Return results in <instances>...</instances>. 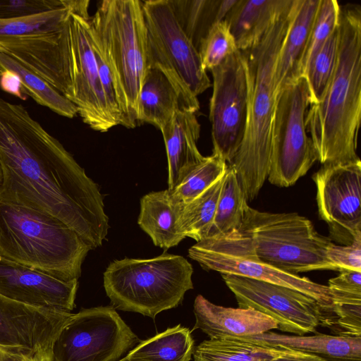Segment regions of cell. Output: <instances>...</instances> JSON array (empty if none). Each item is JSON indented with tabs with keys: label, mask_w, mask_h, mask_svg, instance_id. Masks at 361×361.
Wrapping results in <instances>:
<instances>
[{
	"label": "cell",
	"mask_w": 361,
	"mask_h": 361,
	"mask_svg": "<svg viewBox=\"0 0 361 361\" xmlns=\"http://www.w3.org/2000/svg\"><path fill=\"white\" fill-rule=\"evenodd\" d=\"M0 162L1 202L60 220L91 250L102 245L109 225L96 183L23 105L1 98Z\"/></svg>",
	"instance_id": "6da1fadb"
},
{
	"label": "cell",
	"mask_w": 361,
	"mask_h": 361,
	"mask_svg": "<svg viewBox=\"0 0 361 361\" xmlns=\"http://www.w3.org/2000/svg\"><path fill=\"white\" fill-rule=\"evenodd\" d=\"M361 117V7L341 6L336 69L321 102L310 105L305 126L323 165L359 159Z\"/></svg>",
	"instance_id": "7a4b0ae2"
},
{
	"label": "cell",
	"mask_w": 361,
	"mask_h": 361,
	"mask_svg": "<svg viewBox=\"0 0 361 361\" xmlns=\"http://www.w3.org/2000/svg\"><path fill=\"white\" fill-rule=\"evenodd\" d=\"M295 0L260 40L243 52L248 80L245 133L231 162L247 201L253 200L268 178L278 93L274 74L276 59L291 20Z\"/></svg>",
	"instance_id": "3957f363"
},
{
	"label": "cell",
	"mask_w": 361,
	"mask_h": 361,
	"mask_svg": "<svg viewBox=\"0 0 361 361\" xmlns=\"http://www.w3.org/2000/svg\"><path fill=\"white\" fill-rule=\"evenodd\" d=\"M90 250L75 231L60 220L0 201V257L71 281L78 280Z\"/></svg>",
	"instance_id": "277c9868"
},
{
	"label": "cell",
	"mask_w": 361,
	"mask_h": 361,
	"mask_svg": "<svg viewBox=\"0 0 361 361\" xmlns=\"http://www.w3.org/2000/svg\"><path fill=\"white\" fill-rule=\"evenodd\" d=\"M192 264L164 252L150 259L112 262L104 273V287L112 306L151 318L174 308L193 288Z\"/></svg>",
	"instance_id": "5b68a950"
},
{
	"label": "cell",
	"mask_w": 361,
	"mask_h": 361,
	"mask_svg": "<svg viewBox=\"0 0 361 361\" xmlns=\"http://www.w3.org/2000/svg\"><path fill=\"white\" fill-rule=\"evenodd\" d=\"M240 229L250 238L258 258L279 270L293 274L337 271L326 257L331 240L297 213L262 212L247 204Z\"/></svg>",
	"instance_id": "8992f818"
},
{
	"label": "cell",
	"mask_w": 361,
	"mask_h": 361,
	"mask_svg": "<svg viewBox=\"0 0 361 361\" xmlns=\"http://www.w3.org/2000/svg\"><path fill=\"white\" fill-rule=\"evenodd\" d=\"M124 90L136 121L139 92L148 68L147 31L140 0H103L90 20Z\"/></svg>",
	"instance_id": "52a82bcc"
},
{
	"label": "cell",
	"mask_w": 361,
	"mask_h": 361,
	"mask_svg": "<svg viewBox=\"0 0 361 361\" xmlns=\"http://www.w3.org/2000/svg\"><path fill=\"white\" fill-rule=\"evenodd\" d=\"M309 105L308 88L304 76L290 80L278 94L267 178L273 185H293L317 160L305 126Z\"/></svg>",
	"instance_id": "ba28073f"
},
{
	"label": "cell",
	"mask_w": 361,
	"mask_h": 361,
	"mask_svg": "<svg viewBox=\"0 0 361 361\" xmlns=\"http://www.w3.org/2000/svg\"><path fill=\"white\" fill-rule=\"evenodd\" d=\"M188 256L204 269L294 289L314 299L322 311L331 309V296L327 286L264 263L258 258L249 235L240 229L197 242L189 248Z\"/></svg>",
	"instance_id": "9c48e42d"
},
{
	"label": "cell",
	"mask_w": 361,
	"mask_h": 361,
	"mask_svg": "<svg viewBox=\"0 0 361 361\" xmlns=\"http://www.w3.org/2000/svg\"><path fill=\"white\" fill-rule=\"evenodd\" d=\"M90 20L89 15L71 11L61 31L68 84L66 98L77 106L85 123L104 133L116 124L110 116L100 84Z\"/></svg>",
	"instance_id": "30bf717a"
},
{
	"label": "cell",
	"mask_w": 361,
	"mask_h": 361,
	"mask_svg": "<svg viewBox=\"0 0 361 361\" xmlns=\"http://www.w3.org/2000/svg\"><path fill=\"white\" fill-rule=\"evenodd\" d=\"M138 342L113 306L82 309L60 331L52 361H117Z\"/></svg>",
	"instance_id": "8fae6325"
},
{
	"label": "cell",
	"mask_w": 361,
	"mask_h": 361,
	"mask_svg": "<svg viewBox=\"0 0 361 361\" xmlns=\"http://www.w3.org/2000/svg\"><path fill=\"white\" fill-rule=\"evenodd\" d=\"M148 67L175 74L197 97L211 87L197 49L178 23L169 0L142 1Z\"/></svg>",
	"instance_id": "7c38bea8"
},
{
	"label": "cell",
	"mask_w": 361,
	"mask_h": 361,
	"mask_svg": "<svg viewBox=\"0 0 361 361\" xmlns=\"http://www.w3.org/2000/svg\"><path fill=\"white\" fill-rule=\"evenodd\" d=\"M210 71L213 78L209 102L213 153L229 164L241 144L246 126L248 80L243 52L235 51Z\"/></svg>",
	"instance_id": "4fadbf2b"
},
{
	"label": "cell",
	"mask_w": 361,
	"mask_h": 361,
	"mask_svg": "<svg viewBox=\"0 0 361 361\" xmlns=\"http://www.w3.org/2000/svg\"><path fill=\"white\" fill-rule=\"evenodd\" d=\"M238 307L252 309L276 321L278 329L299 336L314 332L322 311L312 298L280 285L232 274H221Z\"/></svg>",
	"instance_id": "5bb4252c"
},
{
	"label": "cell",
	"mask_w": 361,
	"mask_h": 361,
	"mask_svg": "<svg viewBox=\"0 0 361 361\" xmlns=\"http://www.w3.org/2000/svg\"><path fill=\"white\" fill-rule=\"evenodd\" d=\"M72 315L0 295V352L27 361H52L54 344Z\"/></svg>",
	"instance_id": "9a60e30c"
},
{
	"label": "cell",
	"mask_w": 361,
	"mask_h": 361,
	"mask_svg": "<svg viewBox=\"0 0 361 361\" xmlns=\"http://www.w3.org/2000/svg\"><path fill=\"white\" fill-rule=\"evenodd\" d=\"M319 217L350 244L361 237V162L323 164L313 175Z\"/></svg>",
	"instance_id": "2e32d148"
},
{
	"label": "cell",
	"mask_w": 361,
	"mask_h": 361,
	"mask_svg": "<svg viewBox=\"0 0 361 361\" xmlns=\"http://www.w3.org/2000/svg\"><path fill=\"white\" fill-rule=\"evenodd\" d=\"M78 280L65 281L0 257V295L35 307L69 312Z\"/></svg>",
	"instance_id": "e0dca14e"
},
{
	"label": "cell",
	"mask_w": 361,
	"mask_h": 361,
	"mask_svg": "<svg viewBox=\"0 0 361 361\" xmlns=\"http://www.w3.org/2000/svg\"><path fill=\"white\" fill-rule=\"evenodd\" d=\"M199 109L197 97L175 74L159 66L148 67L137 99V124L147 123L161 130L177 112Z\"/></svg>",
	"instance_id": "ac0fdd59"
},
{
	"label": "cell",
	"mask_w": 361,
	"mask_h": 361,
	"mask_svg": "<svg viewBox=\"0 0 361 361\" xmlns=\"http://www.w3.org/2000/svg\"><path fill=\"white\" fill-rule=\"evenodd\" d=\"M61 30L0 37V53L35 72L66 97L68 85L65 56L60 42Z\"/></svg>",
	"instance_id": "d6986e66"
},
{
	"label": "cell",
	"mask_w": 361,
	"mask_h": 361,
	"mask_svg": "<svg viewBox=\"0 0 361 361\" xmlns=\"http://www.w3.org/2000/svg\"><path fill=\"white\" fill-rule=\"evenodd\" d=\"M195 324L209 339L246 337L278 329L272 318L252 309L225 307L198 295L194 302Z\"/></svg>",
	"instance_id": "ffe728a7"
},
{
	"label": "cell",
	"mask_w": 361,
	"mask_h": 361,
	"mask_svg": "<svg viewBox=\"0 0 361 361\" xmlns=\"http://www.w3.org/2000/svg\"><path fill=\"white\" fill-rule=\"evenodd\" d=\"M168 160V190H173L203 159L197 142L200 124L195 113L177 112L161 130Z\"/></svg>",
	"instance_id": "44dd1931"
},
{
	"label": "cell",
	"mask_w": 361,
	"mask_h": 361,
	"mask_svg": "<svg viewBox=\"0 0 361 361\" xmlns=\"http://www.w3.org/2000/svg\"><path fill=\"white\" fill-rule=\"evenodd\" d=\"M293 0H237L224 20L240 51L257 43Z\"/></svg>",
	"instance_id": "7402d4cb"
},
{
	"label": "cell",
	"mask_w": 361,
	"mask_h": 361,
	"mask_svg": "<svg viewBox=\"0 0 361 361\" xmlns=\"http://www.w3.org/2000/svg\"><path fill=\"white\" fill-rule=\"evenodd\" d=\"M319 1H295L293 14L275 64L274 79L278 94L287 82L299 77L300 62L309 40Z\"/></svg>",
	"instance_id": "603a6c76"
},
{
	"label": "cell",
	"mask_w": 361,
	"mask_h": 361,
	"mask_svg": "<svg viewBox=\"0 0 361 361\" xmlns=\"http://www.w3.org/2000/svg\"><path fill=\"white\" fill-rule=\"evenodd\" d=\"M269 345H279L311 353L329 361H361V337L316 334L292 336L267 331L242 337Z\"/></svg>",
	"instance_id": "cb8c5ba5"
},
{
	"label": "cell",
	"mask_w": 361,
	"mask_h": 361,
	"mask_svg": "<svg viewBox=\"0 0 361 361\" xmlns=\"http://www.w3.org/2000/svg\"><path fill=\"white\" fill-rule=\"evenodd\" d=\"M180 207L168 189L141 198L137 223L156 246L167 250L185 238L178 227Z\"/></svg>",
	"instance_id": "d4e9b609"
},
{
	"label": "cell",
	"mask_w": 361,
	"mask_h": 361,
	"mask_svg": "<svg viewBox=\"0 0 361 361\" xmlns=\"http://www.w3.org/2000/svg\"><path fill=\"white\" fill-rule=\"evenodd\" d=\"M180 27L198 51L202 39L224 20L237 0H169Z\"/></svg>",
	"instance_id": "484cf974"
},
{
	"label": "cell",
	"mask_w": 361,
	"mask_h": 361,
	"mask_svg": "<svg viewBox=\"0 0 361 361\" xmlns=\"http://www.w3.org/2000/svg\"><path fill=\"white\" fill-rule=\"evenodd\" d=\"M290 350L242 337H228L202 341L195 346L192 355L194 361H271Z\"/></svg>",
	"instance_id": "4316f807"
},
{
	"label": "cell",
	"mask_w": 361,
	"mask_h": 361,
	"mask_svg": "<svg viewBox=\"0 0 361 361\" xmlns=\"http://www.w3.org/2000/svg\"><path fill=\"white\" fill-rule=\"evenodd\" d=\"M194 348L191 331L178 324L138 343L125 357L129 361H190Z\"/></svg>",
	"instance_id": "83f0119b"
},
{
	"label": "cell",
	"mask_w": 361,
	"mask_h": 361,
	"mask_svg": "<svg viewBox=\"0 0 361 361\" xmlns=\"http://www.w3.org/2000/svg\"><path fill=\"white\" fill-rule=\"evenodd\" d=\"M0 68L2 71H8L16 75L22 91L37 104L69 118L78 114L77 106L61 93L35 72L3 53H0Z\"/></svg>",
	"instance_id": "f1b7e54d"
},
{
	"label": "cell",
	"mask_w": 361,
	"mask_h": 361,
	"mask_svg": "<svg viewBox=\"0 0 361 361\" xmlns=\"http://www.w3.org/2000/svg\"><path fill=\"white\" fill-rule=\"evenodd\" d=\"M224 177V175L191 201L181 204L178 227L185 238L199 242L207 237L214 221Z\"/></svg>",
	"instance_id": "f546056e"
},
{
	"label": "cell",
	"mask_w": 361,
	"mask_h": 361,
	"mask_svg": "<svg viewBox=\"0 0 361 361\" xmlns=\"http://www.w3.org/2000/svg\"><path fill=\"white\" fill-rule=\"evenodd\" d=\"M247 201L234 171L228 166L212 226L207 238L238 231Z\"/></svg>",
	"instance_id": "4dcf8cb0"
},
{
	"label": "cell",
	"mask_w": 361,
	"mask_h": 361,
	"mask_svg": "<svg viewBox=\"0 0 361 361\" xmlns=\"http://www.w3.org/2000/svg\"><path fill=\"white\" fill-rule=\"evenodd\" d=\"M338 52V26L304 71L310 105L317 104L322 99L336 69Z\"/></svg>",
	"instance_id": "1f68e13d"
},
{
	"label": "cell",
	"mask_w": 361,
	"mask_h": 361,
	"mask_svg": "<svg viewBox=\"0 0 361 361\" xmlns=\"http://www.w3.org/2000/svg\"><path fill=\"white\" fill-rule=\"evenodd\" d=\"M227 168V163L212 153L195 166L173 190H169L176 201L188 203L223 176Z\"/></svg>",
	"instance_id": "d6a6232c"
},
{
	"label": "cell",
	"mask_w": 361,
	"mask_h": 361,
	"mask_svg": "<svg viewBox=\"0 0 361 361\" xmlns=\"http://www.w3.org/2000/svg\"><path fill=\"white\" fill-rule=\"evenodd\" d=\"M340 11L341 6L337 1H319L309 40L300 62L299 76L303 75L309 63L336 30L339 23Z\"/></svg>",
	"instance_id": "836d02e7"
},
{
	"label": "cell",
	"mask_w": 361,
	"mask_h": 361,
	"mask_svg": "<svg viewBox=\"0 0 361 361\" xmlns=\"http://www.w3.org/2000/svg\"><path fill=\"white\" fill-rule=\"evenodd\" d=\"M64 8L20 19H0V37L57 32L71 11L69 0Z\"/></svg>",
	"instance_id": "e575fe53"
},
{
	"label": "cell",
	"mask_w": 361,
	"mask_h": 361,
	"mask_svg": "<svg viewBox=\"0 0 361 361\" xmlns=\"http://www.w3.org/2000/svg\"><path fill=\"white\" fill-rule=\"evenodd\" d=\"M238 50L225 20L216 23L201 42L198 52L202 67L207 71L219 66Z\"/></svg>",
	"instance_id": "d590c367"
},
{
	"label": "cell",
	"mask_w": 361,
	"mask_h": 361,
	"mask_svg": "<svg viewBox=\"0 0 361 361\" xmlns=\"http://www.w3.org/2000/svg\"><path fill=\"white\" fill-rule=\"evenodd\" d=\"M331 311L339 336L361 337V298L334 299Z\"/></svg>",
	"instance_id": "8d00e7d4"
},
{
	"label": "cell",
	"mask_w": 361,
	"mask_h": 361,
	"mask_svg": "<svg viewBox=\"0 0 361 361\" xmlns=\"http://www.w3.org/2000/svg\"><path fill=\"white\" fill-rule=\"evenodd\" d=\"M66 0L0 1V19L25 18L66 7Z\"/></svg>",
	"instance_id": "74e56055"
},
{
	"label": "cell",
	"mask_w": 361,
	"mask_h": 361,
	"mask_svg": "<svg viewBox=\"0 0 361 361\" xmlns=\"http://www.w3.org/2000/svg\"><path fill=\"white\" fill-rule=\"evenodd\" d=\"M326 257L338 271H361V237L355 238L346 245H337L331 242L327 247Z\"/></svg>",
	"instance_id": "f35d334b"
},
{
	"label": "cell",
	"mask_w": 361,
	"mask_h": 361,
	"mask_svg": "<svg viewBox=\"0 0 361 361\" xmlns=\"http://www.w3.org/2000/svg\"><path fill=\"white\" fill-rule=\"evenodd\" d=\"M340 274L329 280L330 293L361 295V271L341 270Z\"/></svg>",
	"instance_id": "ab89813d"
},
{
	"label": "cell",
	"mask_w": 361,
	"mask_h": 361,
	"mask_svg": "<svg viewBox=\"0 0 361 361\" xmlns=\"http://www.w3.org/2000/svg\"><path fill=\"white\" fill-rule=\"evenodd\" d=\"M1 88L10 94L23 99L22 88L19 78L8 71H4L0 76Z\"/></svg>",
	"instance_id": "60d3db41"
},
{
	"label": "cell",
	"mask_w": 361,
	"mask_h": 361,
	"mask_svg": "<svg viewBox=\"0 0 361 361\" xmlns=\"http://www.w3.org/2000/svg\"><path fill=\"white\" fill-rule=\"evenodd\" d=\"M271 361H329L326 359L308 353L290 350Z\"/></svg>",
	"instance_id": "b9f144b4"
},
{
	"label": "cell",
	"mask_w": 361,
	"mask_h": 361,
	"mask_svg": "<svg viewBox=\"0 0 361 361\" xmlns=\"http://www.w3.org/2000/svg\"><path fill=\"white\" fill-rule=\"evenodd\" d=\"M0 361H27L22 357L1 353L0 352Z\"/></svg>",
	"instance_id": "7bdbcfd3"
},
{
	"label": "cell",
	"mask_w": 361,
	"mask_h": 361,
	"mask_svg": "<svg viewBox=\"0 0 361 361\" xmlns=\"http://www.w3.org/2000/svg\"><path fill=\"white\" fill-rule=\"evenodd\" d=\"M2 179H3V173H2L1 164V162H0V185L1 184Z\"/></svg>",
	"instance_id": "ee69618b"
},
{
	"label": "cell",
	"mask_w": 361,
	"mask_h": 361,
	"mask_svg": "<svg viewBox=\"0 0 361 361\" xmlns=\"http://www.w3.org/2000/svg\"><path fill=\"white\" fill-rule=\"evenodd\" d=\"M117 361H129V360H127V359L126 358V357H123V358H121V359H119V360H117Z\"/></svg>",
	"instance_id": "f6af8a7d"
},
{
	"label": "cell",
	"mask_w": 361,
	"mask_h": 361,
	"mask_svg": "<svg viewBox=\"0 0 361 361\" xmlns=\"http://www.w3.org/2000/svg\"><path fill=\"white\" fill-rule=\"evenodd\" d=\"M1 73H2V71H1V69L0 68V76H1Z\"/></svg>",
	"instance_id": "bcb514c9"
},
{
	"label": "cell",
	"mask_w": 361,
	"mask_h": 361,
	"mask_svg": "<svg viewBox=\"0 0 361 361\" xmlns=\"http://www.w3.org/2000/svg\"></svg>",
	"instance_id": "7dc6e473"
}]
</instances>
